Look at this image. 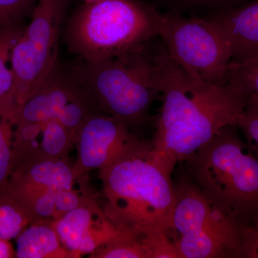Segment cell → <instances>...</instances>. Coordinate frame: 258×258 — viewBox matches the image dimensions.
Returning a JSON list of instances; mask_svg holds the SVG:
<instances>
[{
	"mask_svg": "<svg viewBox=\"0 0 258 258\" xmlns=\"http://www.w3.org/2000/svg\"><path fill=\"white\" fill-rule=\"evenodd\" d=\"M162 104L155 123L152 152L171 174L222 128L237 125L247 96L228 85L194 83L164 45L154 55Z\"/></svg>",
	"mask_w": 258,
	"mask_h": 258,
	"instance_id": "1",
	"label": "cell"
},
{
	"mask_svg": "<svg viewBox=\"0 0 258 258\" xmlns=\"http://www.w3.org/2000/svg\"><path fill=\"white\" fill-rule=\"evenodd\" d=\"M102 169L113 225L139 238L165 233L170 237L175 205L172 174L152 152V143L134 141Z\"/></svg>",
	"mask_w": 258,
	"mask_h": 258,
	"instance_id": "2",
	"label": "cell"
},
{
	"mask_svg": "<svg viewBox=\"0 0 258 258\" xmlns=\"http://www.w3.org/2000/svg\"><path fill=\"white\" fill-rule=\"evenodd\" d=\"M237 129L222 128L183 163L214 210L252 228L258 222V158Z\"/></svg>",
	"mask_w": 258,
	"mask_h": 258,
	"instance_id": "3",
	"label": "cell"
},
{
	"mask_svg": "<svg viewBox=\"0 0 258 258\" xmlns=\"http://www.w3.org/2000/svg\"><path fill=\"white\" fill-rule=\"evenodd\" d=\"M161 13L138 0H93L70 19L64 40L86 62L143 50L159 35Z\"/></svg>",
	"mask_w": 258,
	"mask_h": 258,
	"instance_id": "4",
	"label": "cell"
},
{
	"mask_svg": "<svg viewBox=\"0 0 258 258\" xmlns=\"http://www.w3.org/2000/svg\"><path fill=\"white\" fill-rule=\"evenodd\" d=\"M71 73L94 103L127 123L142 121L160 95L154 55L146 48L102 62L81 61Z\"/></svg>",
	"mask_w": 258,
	"mask_h": 258,
	"instance_id": "5",
	"label": "cell"
},
{
	"mask_svg": "<svg viewBox=\"0 0 258 258\" xmlns=\"http://www.w3.org/2000/svg\"><path fill=\"white\" fill-rule=\"evenodd\" d=\"M170 237L179 258H245L252 228L214 210L192 181L174 185Z\"/></svg>",
	"mask_w": 258,
	"mask_h": 258,
	"instance_id": "6",
	"label": "cell"
},
{
	"mask_svg": "<svg viewBox=\"0 0 258 258\" xmlns=\"http://www.w3.org/2000/svg\"><path fill=\"white\" fill-rule=\"evenodd\" d=\"M158 36L169 57L194 83L225 84L232 53L208 19L187 18L175 11L162 13Z\"/></svg>",
	"mask_w": 258,
	"mask_h": 258,
	"instance_id": "7",
	"label": "cell"
},
{
	"mask_svg": "<svg viewBox=\"0 0 258 258\" xmlns=\"http://www.w3.org/2000/svg\"><path fill=\"white\" fill-rule=\"evenodd\" d=\"M66 0H37L31 20L10 52L15 81V109L58 66L59 40Z\"/></svg>",
	"mask_w": 258,
	"mask_h": 258,
	"instance_id": "8",
	"label": "cell"
},
{
	"mask_svg": "<svg viewBox=\"0 0 258 258\" xmlns=\"http://www.w3.org/2000/svg\"><path fill=\"white\" fill-rule=\"evenodd\" d=\"M93 103L72 73H64L57 66L41 86L15 109L11 122L20 125L55 119L74 136L93 114Z\"/></svg>",
	"mask_w": 258,
	"mask_h": 258,
	"instance_id": "9",
	"label": "cell"
},
{
	"mask_svg": "<svg viewBox=\"0 0 258 258\" xmlns=\"http://www.w3.org/2000/svg\"><path fill=\"white\" fill-rule=\"evenodd\" d=\"M128 123L115 117L92 114L78 131L80 161L85 169H103L131 145Z\"/></svg>",
	"mask_w": 258,
	"mask_h": 258,
	"instance_id": "10",
	"label": "cell"
},
{
	"mask_svg": "<svg viewBox=\"0 0 258 258\" xmlns=\"http://www.w3.org/2000/svg\"><path fill=\"white\" fill-rule=\"evenodd\" d=\"M230 46L232 60L258 59V0L205 17Z\"/></svg>",
	"mask_w": 258,
	"mask_h": 258,
	"instance_id": "11",
	"label": "cell"
},
{
	"mask_svg": "<svg viewBox=\"0 0 258 258\" xmlns=\"http://www.w3.org/2000/svg\"><path fill=\"white\" fill-rule=\"evenodd\" d=\"M91 211L79 207L64 213L56 223L55 230L61 242L70 250L91 253L97 247L96 237L91 232Z\"/></svg>",
	"mask_w": 258,
	"mask_h": 258,
	"instance_id": "12",
	"label": "cell"
},
{
	"mask_svg": "<svg viewBox=\"0 0 258 258\" xmlns=\"http://www.w3.org/2000/svg\"><path fill=\"white\" fill-rule=\"evenodd\" d=\"M25 26L0 32V117L10 120L15 109V81L8 68L10 52Z\"/></svg>",
	"mask_w": 258,
	"mask_h": 258,
	"instance_id": "13",
	"label": "cell"
},
{
	"mask_svg": "<svg viewBox=\"0 0 258 258\" xmlns=\"http://www.w3.org/2000/svg\"><path fill=\"white\" fill-rule=\"evenodd\" d=\"M74 174L64 161L47 159L30 166L19 184H35L45 189H72Z\"/></svg>",
	"mask_w": 258,
	"mask_h": 258,
	"instance_id": "14",
	"label": "cell"
},
{
	"mask_svg": "<svg viewBox=\"0 0 258 258\" xmlns=\"http://www.w3.org/2000/svg\"><path fill=\"white\" fill-rule=\"evenodd\" d=\"M59 248V238L55 229L46 225H34L24 230L17 240L18 258H42Z\"/></svg>",
	"mask_w": 258,
	"mask_h": 258,
	"instance_id": "15",
	"label": "cell"
},
{
	"mask_svg": "<svg viewBox=\"0 0 258 258\" xmlns=\"http://www.w3.org/2000/svg\"><path fill=\"white\" fill-rule=\"evenodd\" d=\"M225 84L244 96H258V59L246 62L231 60Z\"/></svg>",
	"mask_w": 258,
	"mask_h": 258,
	"instance_id": "16",
	"label": "cell"
},
{
	"mask_svg": "<svg viewBox=\"0 0 258 258\" xmlns=\"http://www.w3.org/2000/svg\"><path fill=\"white\" fill-rule=\"evenodd\" d=\"M23 208L14 200L0 201V238L9 240L18 237L26 223Z\"/></svg>",
	"mask_w": 258,
	"mask_h": 258,
	"instance_id": "17",
	"label": "cell"
},
{
	"mask_svg": "<svg viewBox=\"0 0 258 258\" xmlns=\"http://www.w3.org/2000/svg\"><path fill=\"white\" fill-rule=\"evenodd\" d=\"M41 149L47 157L55 158L60 155L69 145L73 134L57 120L45 122L42 128Z\"/></svg>",
	"mask_w": 258,
	"mask_h": 258,
	"instance_id": "18",
	"label": "cell"
},
{
	"mask_svg": "<svg viewBox=\"0 0 258 258\" xmlns=\"http://www.w3.org/2000/svg\"><path fill=\"white\" fill-rule=\"evenodd\" d=\"M237 127L242 130L246 143L258 158V96L247 97Z\"/></svg>",
	"mask_w": 258,
	"mask_h": 258,
	"instance_id": "19",
	"label": "cell"
},
{
	"mask_svg": "<svg viewBox=\"0 0 258 258\" xmlns=\"http://www.w3.org/2000/svg\"><path fill=\"white\" fill-rule=\"evenodd\" d=\"M34 0H0V32L23 27L24 16Z\"/></svg>",
	"mask_w": 258,
	"mask_h": 258,
	"instance_id": "20",
	"label": "cell"
},
{
	"mask_svg": "<svg viewBox=\"0 0 258 258\" xmlns=\"http://www.w3.org/2000/svg\"><path fill=\"white\" fill-rule=\"evenodd\" d=\"M12 122L8 118L0 117V189L5 185L13 164L11 151Z\"/></svg>",
	"mask_w": 258,
	"mask_h": 258,
	"instance_id": "21",
	"label": "cell"
},
{
	"mask_svg": "<svg viewBox=\"0 0 258 258\" xmlns=\"http://www.w3.org/2000/svg\"><path fill=\"white\" fill-rule=\"evenodd\" d=\"M172 7L171 11L179 10H208L210 14L240 4L242 0H164Z\"/></svg>",
	"mask_w": 258,
	"mask_h": 258,
	"instance_id": "22",
	"label": "cell"
},
{
	"mask_svg": "<svg viewBox=\"0 0 258 258\" xmlns=\"http://www.w3.org/2000/svg\"><path fill=\"white\" fill-rule=\"evenodd\" d=\"M55 190L48 189L40 195L33 198L32 208L35 215L42 217H50L55 211Z\"/></svg>",
	"mask_w": 258,
	"mask_h": 258,
	"instance_id": "23",
	"label": "cell"
},
{
	"mask_svg": "<svg viewBox=\"0 0 258 258\" xmlns=\"http://www.w3.org/2000/svg\"><path fill=\"white\" fill-rule=\"evenodd\" d=\"M55 210L69 212L80 207V200L78 195L71 190L60 189L55 192Z\"/></svg>",
	"mask_w": 258,
	"mask_h": 258,
	"instance_id": "24",
	"label": "cell"
},
{
	"mask_svg": "<svg viewBox=\"0 0 258 258\" xmlns=\"http://www.w3.org/2000/svg\"><path fill=\"white\" fill-rule=\"evenodd\" d=\"M247 258H258V222L252 227L249 235Z\"/></svg>",
	"mask_w": 258,
	"mask_h": 258,
	"instance_id": "25",
	"label": "cell"
},
{
	"mask_svg": "<svg viewBox=\"0 0 258 258\" xmlns=\"http://www.w3.org/2000/svg\"><path fill=\"white\" fill-rule=\"evenodd\" d=\"M11 255V250L9 244L6 240L0 238V258L10 257Z\"/></svg>",
	"mask_w": 258,
	"mask_h": 258,
	"instance_id": "26",
	"label": "cell"
},
{
	"mask_svg": "<svg viewBox=\"0 0 258 258\" xmlns=\"http://www.w3.org/2000/svg\"></svg>",
	"mask_w": 258,
	"mask_h": 258,
	"instance_id": "27",
	"label": "cell"
}]
</instances>
